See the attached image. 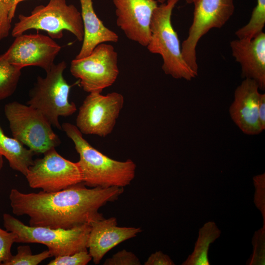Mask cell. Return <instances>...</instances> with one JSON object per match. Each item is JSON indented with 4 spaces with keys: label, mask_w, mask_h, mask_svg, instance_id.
<instances>
[{
    "label": "cell",
    "mask_w": 265,
    "mask_h": 265,
    "mask_svg": "<svg viewBox=\"0 0 265 265\" xmlns=\"http://www.w3.org/2000/svg\"><path fill=\"white\" fill-rule=\"evenodd\" d=\"M123 187L88 188L83 182L53 192L23 193L16 188L9 195L13 213L29 217V225L69 229L102 219L99 209L118 199Z\"/></svg>",
    "instance_id": "1"
},
{
    "label": "cell",
    "mask_w": 265,
    "mask_h": 265,
    "mask_svg": "<svg viewBox=\"0 0 265 265\" xmlns=\"http://www.w3.org/2000/svg\"><path fill=\"white\" fill-rule=\"evenodd\" d=\"M63 130L75 145L79 155L77 162L83 184L90 187H124L131 183L135 175L136 165L133 160L113 159L104 155L83 138L76 125H61Z\"/></svg>",
    "instance_id": "2"
},
{
    "label": "cell",
    "mask_w": 265,
    "mask_h": 265,
    "mask_svg": "<svg viewBox=\"0 0 265 265\" xmlns=\"http://www.w3.org/2000/svg\"><path fill=\"white\" fill-rule=\"evenodd\" d=\"M179 0H167L155 9L146 47L150 53L161 55L162 69L166 75L176 79L191 80L197 75L183 57L180 40L171 23L172 11Z\"/></svg>",
    "instance_id": "3"
},
{
    "label": "cell",
    "mask_w": 265,
    "mask_h": 265,
    "mask_svg": "<svg viewBox=\"0 0 265 265\" xmlns=\"http://www.w3.org/2000/svg\"><path fill=\"white\" fill-rule=\"evenodd\" d=\"M3 220L6 230L16 234L15 242L43 244L48 247L51 257L88 250L87 244L91 229L90 224L69 229L32 227L25 224L6 213L3 214Z\"/></svg>",
    "instance_id": "4"
},
{
    "label": "cell",
    "mask_w": 265,
    "mask_h": 265,
    "mask_svg": "<svg viewBox=\"0 0 265 265\" xmlns=\"http://www.w3.org/2000/svg\"><path fill=\"white\" fill-rule=\"evenodd\" d=\"M19 21L11 31L13 37L31 29L47 32L52 39H60L63 31L73 34L80 42L83 38V27L80 12L66 0H50L46 5L36 6L28 16L20 14Z\"/></svg>",
    "instance_id": "5"
},
{
    "label": "cell",
    "mask_w": 265,
    "mask_h": 265,
    "mask_svg": "<svg viewBox=\"0 0 265 265\" xmlns=\"http://www.w3.org/2000/svg\"><path fill=\"white\" fill-rule=\"evenodd\" d=\"M65 61L54 64L45 78L38 76L29 92L27 105L38 110L52 126L62 130L59 117H68L77 110L76 104L70 102L71 85L63 77Z\"/></svg>",
    "instance_id": "6"
},
{
    "label": "cell",
    "mask_w": 265,
    "mask_h": 265,
    "mask_svg": "<svg viewBox=\"0 0 265 265\" xmlns=\"http://www.w3.org/2000/svg\"><path fill=\"white\" fill-rule=\"evenodd\" d=\"M4 111L13 137L35 154L60 144L50 123L30 106L14 101L6 104Z\"/></svg>",
    "instance_id": "7"
},
{
    "label": "cell",
    "mask_w": 265,
    "mask_h": 265,
    "mask_svg": "<svg viewBox=\"0 0 265 265\" xmlns=\"http://www.w3.org/2000/svg\"><path fill=\"white\" fill-rule=\"evenodd\" d=\"M70 70L84 91L102 93L118 76L117 53L111 45L100 44L87 56L72 60Z\"/></svg>",
    "instance_id": "8"
},
{
    "label": "cell",
    "mask_w": 265,
    "mask_h": 265,
    "mask_svg": "<svg viewBox=\"0 0 265 265\" xmlns=\"http://www.w3.org/2000/svg\"><path fill=\"white\" fill-rule=\"evenodd\" d=\"M193 21L187 38L181 45L183 57L197 75L196 47L199 40L210 30L222 27L233 15L234 0H196Z\"/></svg>",
    "instance_id": "9"
},
{
    "label": "cell",
    "mask_w": 265,
    "mask_h": 265,
    "mask_svg": "<svg viewBox=\"0 0 265 265\" xmlns=\"http://www.w3.org/2000/svg\"><path fill=\"white\" fill-rule=\"evenodd\" d=\"M43 154V158L33 160L25 176L30 187L53 192L82 182L77 162L64 158L54 147Z\"/></svg>",
    "instance_id": "10"
},
{
    "label": "cell",
    "mask_w": 265,
    "mask_h": 265,
    "mask_svg": "<svg viewBox=\"0 0 265 265\" xmlns=\"http://www.w3.org/2000/svg\"><path fill=\"white\" fill-rule=\"evenodd\" d=\"M124 104L118 92L89 93L79 108L76 126L82 134L105 137L113 130Z\"/></svg>",
    "instance_id": "11"
},
{
    "label": "cell",
    "mask_w": 265,
    "mask_h": 265,
    "mask_svg": "<svg viewBox=\"0 0 265 265\" xmlns=\"http://www.w3.org/2000/svg\"><path fill=\"white\" fill-rule=\"evenodd\" d=\"M15 38L3 54L11 64L22 69L37 66L48 72L61 49L53 39L41 34H22Z\"/></svg>",
    "instance_id": "12"
},
{
    "label": "cell",
    "mask_w": 265,
    "mask_h": 265,
    "mask_svg": "<svg viewBox=\"0 0 265 265\" xmlns=\"http://www.w3.org/2000/svg\"><path fill=\"white\" fill-rule=\"evenodd\" d=\"M117 26L127 38L146 47L149 41L152 15L158 6L155 0H112Z\"/></svg>",
    "instance_id": "13"
},
{
    "label": "cell",
    "mask_w": 265,
    "mask_h": 265,
    "mask_svg": "<svg viewBox=\"0 0 265 265\" xmlns=\"http://www.w3.org/2000/svg\"><path fill=\"white\" fill-rule=\"evenodd\" d=\"M90 225L91 229L87 247L95 265L99 264L111 249L142 232L140 227L118 226L115 217L104 218L93 221Z\"/></svg>",
    "instance_id": "14"
},
{
    "label": "cell",
    "mask_w": 265,
    "mask_h": 265,
    "mask_svg": "<svg viewBox=\"0 0 265 265\" xmlns=\"http://www.w3.org/2000/svg\"><path fill=\"white\" fill-rule=\"evenodd\" d=\"M257 82L244 79L236 89L234 100L229 108L231 119L245 134L256 135L262 130L258 117V102L260 93Z\"/></svg>",
    "instance_id": "15"
},
{
    "label": "cell",
    "mask_w": 265,
    "mask_h": 265,
    "mask_svg": "<svg viewBox=\"0 0 265 265\" xmlns=\"http://www.w3.org/2000/svg\"><path fill=\"white\" fill-rule=\"evenodd\" d=\"M232 54L240 64L241 77L255 81L259 89H265V34L250 39H237L230 42Z\"/></svg>",
    "instance_id": "16"
},
{
    "label": "cell",
    "mask_w": 265,
    "mask_h": 265,
    "mask_svg": "<svg viewBox=\"0 0 265 265\" xmlns=\"http://www.w3.org/2000/svg\"><path fill=\"white\" fill-rule=\"evenodd\" d=\"M83 27L82 44L76 59L88 55L98 45L106 42L117 43L119 36L105 26L95 12L92 0H80Z\"/></svg>",
    "instance_id": "17"
},
{
    "label": "cell",
    "mask_w": 265,
    "mask_h": 265,
    "mask_svg": "<svg viewBox=\"0 0 265 265\" xmlns=\"http://www.w3.org/2000/svg\"><path fill=\"white\" fill-rule=\"evenodd\" d=\"M0 154L7 159L12 169L26 176L35 154L14 137L7 136L0 125Z\"/></svg>",
    "instance_id": "18"
},
{
    "label": "cell",
    "mask_w": 265,
    "mask_h": 265,
    "mask_svg": "<svg viewBox=\"0 0 265 265\" xmlns=\"http://www.w3.org/2000/svg\"><path fill=\"white\" fill-rule=\"evenodd\" d=\"M220 230L214 222L206 223L199 230L193 252L182 265H209V246L220 237Z\"/></svg>",
    "instance_id": "19"
},
{
    "label": "cell",
    "mask_w": 265,
    "mask_h": 265,
    "mask_svg": "<svg viewBox=\"0 0 265 265\" xmlns=\"http://www.w3.org/2000/svg\"><path fill=\"white\" fill-rule=\"evenodd\" d=\"M21 70L11 64L3 53L0 55V100L14 93L21 75Z\"/></svg>",
    "instance_id": "20"
},
{
    "label": "cell",
    "mask_w": 265,
    "mask_h": 265,
    "mask_svg": "<svg viewBox=\"0 0 265 265\" xmlns=\"http://www.w3.org/2000/svg\"><path fill=\"white\" fill-rule=\"evenodd\" d=\"M265 25V0H257L248 23L238 29L235 35L238 39H250L263 32Z\"/></svg>",
    "instance_id": "21"
},
{
    "label": "cell",
    "mask_w": 265,
    "mask_h": 265,
    "mask_svg": "<svg viewBox=\"0 0 265 265\" xmlns=\"http://www.w3.org/2000/svg\"><path fill=\"white\" fill-rule=\"evenodd\" d=\"M51 257L48 250L37 254H32L29 245H20L17 248V254L12 255L6 265H37Z\"/></svg>",
    "instance_id": "22"
},
{
    "label": "cell",
    "mask_w": 265,
    "mask_h": 265,
    "mask_svg": "<svg viewBox=\"0 0 265 265\" xmlns=\"http://www.w3.org/2000/svg\"><path fill=\"white\" fill-rule=\"evenodd\" d=\"M17 5L15 0H0V40L9 35Z\"/></svg>",
    "instance_id": "23"
},
{
    "label": "cell",
    "mask_w": 265,
    "mask_h": 265,
    "mask_svg": "<svg viewBox=\"0 0 265 265\" xmlns=\"http://www.w3.org/2000/svg\"><path fill=\"white\" fill-rule=\"evenodd\" d=\"M253 252L248 265H262L265 262V225L255 232L252 238Z\"/></svg>",
    "instance_id": "24"
},
{
    "label": "cell",
    "mask_w": 265,
    "mask_h": 265,
    "mask_svg": "<svg viewBox=\"0 0 265 265\" xmlns=\"http://www.w3.org/2000/svg\"><path fill=\"white\" fill-rule=\"evenodd\" d=\"M92 260L88 250L54 257L48 265H86Z\"/></svg>",
    "instance_id": "25"
},
{
    "label": "cell",
    "mask_w": 265,
    "mask_h": 265,
    "mask_svg": "<svg viewBox=\"0 0 265 265\" xmlns=\"http://www.w3.org/2000/svg\"><path fill=\"white\" fill-rule=\"evenodd\" d=\"M16 238L14 233L0 228V265H6L12 257L11 249Z\"/></svg>",
    "instance_id": "26"
},
{
    "label": "cell",
    "mask_w": 265,
    "mask_h": 265,
    "mask_svg": "<svg viewBox=\"0 0 265 265\" xmlns=\"http://www.w3.org/2000/svg\"><path fill=\"white\" fill-rule=\"evenodd\" d=\"M255 186L254 202L257 208L261 212L265 225V174L256 175L253 177Z\"/></svg>",
    "instance_id": "27"
},
{
    "label": "cell",
    "mask_w": 265,
    "mask_h": 265,
    "mask_svg": "<svg viewBox=\"0 0 265 265\" xmlns=\"http://www.w3.org/2000/svg\"><path fill=\"white\" fill-rule=\"evenodd\" d=\"M104 265H140L139 258L132 252L126 249L119 251L110 258L106 259Z\"/></svg>",
    "instance_id": "28"
},
{
    "label": "cell",
    "mask_w": 265,
    "mask_h": 265,
    "mask_svg": "<svg viewBox=\"0 0 265 265\" xmlns=\"http://www.w3.org/2000/svg\"><path fill=\"white\" fill-rule=\"evenodd\" d=\"M144 265H173L174 262L170 257L160 251L152 253L144 263Z\"/></svg>",
    "instance_id": "29"
},
{
    "label": "cell",
    "mask_w": 265,
    "mask_h": 265,
    "mask_svg": "<svg viewBox=\"0 0 265 265\" xmlns=\"http://www.w3.org/2000/svg\"><path fill=\"white\" fill-rule=\"evenodd\" d=\"M258 109L260 125L264 131L265 129V94H260Z\"/></svg>",
    "instance_id": "30"
},
{
    "label": "cell",
    "mask_w": 265,
    "mask_h": 265,
    "mask_svg": "<svg viewBox=\"0 0 265 265\" xmlns=\"http://www.w3.org/2000/svg\"><path fill=\"white\" fill-rule=\"evenodd\" d=\"M167 0H158V2H160V3H163L165 2ZM196 0H186V1L187 3H193Z\"/></svg>",
    "instance_id": "31"
},
{
    "label": "cell",
    "mask_w": 265,
    "mask_h": 265,
    "mask_svg": "<svg viewBox=\"0 0 265 265\" xmlns=\"http://www.w3.org/2000/svg\"><path fill=\"white\" fill-rule=\"evenodd\" d=\"M3 164V156L0 154V171L1 170Z\"/></svg>",
    "instance_id": "32"
},
{
    "label": "cell",
    "mask_w": 265,
    "mask_h": 265,
    "mask_svg": "<svg viewBox=\"0 0 265 265\" xmlns=\"http://www.w3.org/2000/svg\"><path fill=\"white\" fill-rule=\"evenodd\" d=\"M27 0H15L16 3L18 5L20 2Z\"/></svg>",
    "instance_id": "33"
}]
</instances>
